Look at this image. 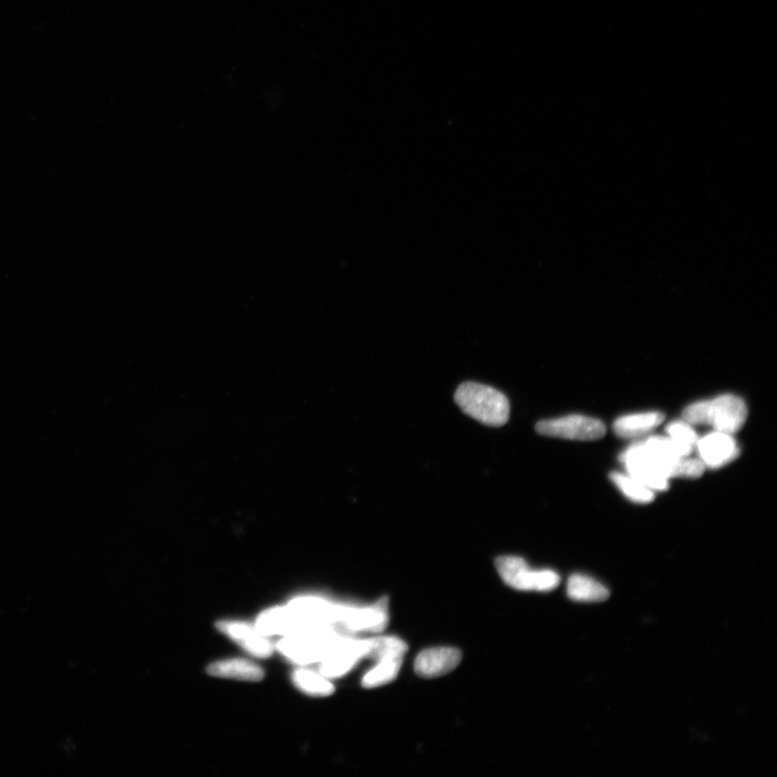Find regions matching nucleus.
Returning a JSON list of instances; mask_svg holds the SVG:
<instances>
[{"mask_svg":"<svg viewBox=\"0 0 777 777\" xmlns=\"http://www.w3.org/2000/svg\"><path fill=\"white\" fill-rule=\"evenodd\" d=\"M745 402L734 394H722L713 400L695 402L684 411V420L692 426H711L715 431L733 434L747 419Z\"/></svg>","mask_w":777,"mask_h":777,"instance_id":"nucleus-1","label":"nucleus"},{"mask_svg":"<svg viewBox=\"0 0 777 777\" xmlns=\"http://www.w3.org/2000/svg\"><path fill=\"white\" fill-rule=\"evenodd\" d=\"M455 402L463 413L489 427L506 425L510 417L506 395L489 386L462 384L455 393Z\"/></svg>","mask_w":777,"mask_h":777,"instance_id":"nucleus-2","label":"nucleus"},{"mask_svg":"<svg viewBox=\"0 0 777 777\" xmlns=\"http://www.w3.org/2000/svg\"><path fill=\"white\" fill-rule=\"evenodd\" d=\"M345 636L330 629L313 630L285 636L277 649L286 659L299 665L320 663L342 642Z\"/></svg>","mask_w":777,"mask_h":777,"instance_id":"nucleus-3","label":"nucleus"},{"mask_svg":"<svg viewBox=\"0 0 777 777\" xmlns=\"http://www.w3.org/2000/svg\"><path fill=\"white\" fill-rule=\"evenodd\" d=\"M368 657L376 661L372 670L362 679L365 689H375L392 683L399 676L404 656L408 650L405 642L399 637H374Z\"/></svg>","mask_w":777,"mask_h":777,"instance_id":"nucleus-4","label":"nucleus"},{"mask_svg":"<svg viewBox=\"0 0 777 777\" xmlns=\"http://www.w3.org/2000/svg\"><path fill=\"white\" fill-rule=\"evenodd\" d=\"M495 564L503 582L517 591L550 592L561 583L555 571L531 569L518 556L498 557Z\"/></svg>","mask_w":777,"mask_h":777,"instance_id":"nucleus-5","label":"nucleus"},{"mask_svg":"<svg viewBox=\"0 0 777 777\" xmlns=\"http://www.w3.org/2000/svg\"><path fill=\"white\" fill-rule=\"evenodd\" d=\"M536 430L539 434L551 436V438L576 441L598 440L606 433L601 420L582 415L542 420L538 422Z\"/></svg>","mask_w":777,"mask_h":777,"instance_id":"nucleus-6","label":"nucleus"},{"mask_svg":"<svg viewBox=\"0 0 777 777\" xmlns=\"http://www.w3.org/2000/svg\"><path fill=\"white\" fill-rule=\"evenodd\" d=\"M371 648V638L353 639L345 636L329 656L320 662V673L329 679L342 677L360 660L368 658Z\"/></svg>","mask_w":777,"mask_h":777,"instance_id":"nucleus-7","label":"nucleus"},{"mask_svg":"<svg viewBox=\"0 0 777 777\" xmlns=\"http://www.w3.org/2000/svg\"><path fill=\"white\" fill-rule=\"evenodd\" d=\"M626 473L656 492L669 488L670 479L652 461L642 443L638 442L626 449L621 457Z\"/></svg>","mask_w":777,"mask_h":777,"instance_id":"nucleus-8","label":"nucleus"},{"mask_svg":"<svg viewBox=\"0 0 777 777\" xmlns=\"http://www.w3.org/2000/svg\"><path fill=\"white\" fill-rule=\"evenodd\" d=\"M699 459L705 468L717 469L725 467L738 458L740 448L733 434L713 431L699 439L697 448Z\"/></svg>","mask_w":777,"mask_h":777,"instance_id":"nucleus-9","label":"nucleus"},{"mask_svg":"<svg viewBox=\"0 0 777 777\" xmlns=\"http://www.w3.org/2000/svg\"><path fill=\"white\" fill-rule=\"evenodd\" d=\"M461 660L462 654L456 648H431L418 654L415 671L424 678L441 677L456 670Z\"/></svg>","mask_w":777,"mask_h":777,"instance_id":"nucleus-10","label":"nucleus"},{"mask_svg":"<svg viewBox=\"0 0 777 777\" xmlns=\"http://www.w3.org/2000/svg\"><path fill=\"white\" fill-rule=\"evenodd\" d=\"M217 627L254 657L268 658L274 652V647L266 636L247 623L222 621Z\"/></svg>","mask_w":777,"mask_h":777,"instance_id":"nucleus-11","label":"nucleus"},{"mask_svg":"<svg viewBox=\"0 0 777 777\" xmlns=\"http://www.w3.org/2000/svg\"><path fill=\"white\" fill-rule=\"evenodd\" d=\"M256 629L265 636H291L306 632V627L288 607H277L261 613Z\"/></svg>","mask_w":777,"mask_h":777,"instance_id":"nucleus-12","label":"nucleus"},{"mask_svg":"<svg viewBox=\"0 0 777 777\" xmlns=\"http://www.w3.org/2000/svg\"><path fill=\"white\" fill-rule=\"evenodd\" d=\"M664 420L660 412H645L620 417L615 422V431L623 439H640L658 428Z\"/></svg>","mask_w":777,"mask_h":777,"instance_id":"nucleus-13","label":"nucleus"},{"mask_svg":"<svg viewBox=\"0 0 777 777\" xmlns=\"http://www.w3.org/2000/svg\"><path fill=\"white\" fill-rule=\"evenodd\" d=\"M208 672L215 677L245 681H259L264 677V671L261 667L243 659H230L215 662L209 666Z\"/></svg>","mask_w":777,"mask_h":777,"instance_id":"nucleus-14","label":"nucleus"},{"mask_svg":"<svg viewBox=\"0 0 777 777\" xmlns=\"http://www.w3.org/2000/svg\"><path fill=\"white\" fill-rule=\"evenodd\" d=\"M567 593L571 599L582 603H602L607 601L610 592L603 584L583 575L571 576Z\"/></svg>","mask_w":777,"mask_h":777,"instance_id":"nucleus-15","label":"nucleus"},{"mask_svg":"<svg viewBox=\"0 0 777 777\" xmlns=\"http://www.w3.org/2000/svg\"><path fill=\"white\" fill-rule=\"evenodd\" d=\"M293 681L299 690L313 695V697H329L335 691V687L329 678L324 677L321 673L307 669L295 671Z\"/></svg>","mask_w":777,"mask_h":777,"instance_id":"nucleus-16","label":"nucleus"},{"mask_svg":"<svg viewBox=\"0 0 777 777\" xmlns=\"http://www.w3.org/2000/svg\"><path fill=\"white\" fill-rule=\"evenodd\" d=\"M666 436L673 442L680 455L684 457L691 456L700 439L693 426L684 419L674 421L667 426Z\"/></svg>","mask_w":777,"mask_h":777,"instance_id":"nucleus-17","label":"nucleus"},{"mask_svg":"<svg viewBox=\"0 0 777 777\" xmlns=\"http://www.w3.org/2000/svg\"><path fill=\"white\" fill-rule=\"evenodd\" d=\"M611 480L626 498H629L634 502L649 503L654 499V492L652 489L638 482L634 477L627 473H612Z\"/></svg>","mask_w":777,"mask_h":777,"instance_id":"nucleus-18","label":"nucleus"}]
</instances>
